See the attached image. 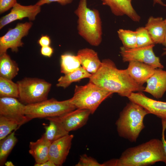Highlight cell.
Listing matches in <instances>:
<instances>
[{
	"label": "cell",
	"instance_id": "obj_1",
	"mask_svg": "<svg viewBox=\"0 0 166 166\" xmlns=\"http://www.w3.org/2000/svg\"><path fill=\"white\" fill-rule=\"evenodd\" d=\"M89 79L107 91L127 98L132 93L144 91L145 88L133 79L127 69H118L109 59L103 60L100 68Z\"/></svg>",
	"mask_w": 166,
	"mask_h": 166
},
{
	"label": "cell",
	"instance_id": "obj_2",
	"mask_svg": "<svg viewBox=\"0 0 166 166\" xmlns=\"http://www.w3.org/2000/svg\"><path fill=\"white\" fill-rule=\"evenodd\" d=\"M161 140L153 139L137 146L126 149L118 159L105 162L106 166H146L165 160Z\"/></svg>",
	"mask_w": 166,
	"mask_h": 166
},
{
	"label": "cell",
	"instance_id": "obj_3",
	"mask_svg": "<svg viewBox=\"0 0 166 166\" xmlns=\"http://www.w3.org/2000/svg\"><path fill=\"white\" fill-rule=\"evenodd\" d=\"M74 13L78 18L79 34L91 45H99L102 41V30L98 10L88 8L87 0H80Z\"/></svg>",
	"mask_w": 166,
	"mask_h": 166
},
{
	"label": "cell",
	"instance_id": "obj_4",
	"mask_svg": "<svg viewBox=\"0 0 166 166\" xmlns=\"http://www.w3.org/2000/svg\"><path fill=\"white\" fill-rule=\"evenodd\" d=\"M149 114L142 106L130 101L120 113L115 123L119 135L131 142H136L145 128L144 118Z\"/></svg>",
	"mask_w": 166,
	"mask_h": 166
},
{
	"label": "cell",
	"instance_id": "obj_5",
	"mask_svg": "<svg viewBox=\"0 0 166 166\" xmlns=\"http://www.w3.org/2000/svg\"><path fill=\"white\" fill-rule=\"evenodd\" d=\"M113 94L89 82L84 85H76L70 100L76 109H87L93 114L101 103Z\"/></svg>",
	"mask_w": 166,
	"mask_h": 166
},
{
	"label": "cell",
	"instance_id": "obj_6",
	"mask_svg": "<svg viewBox=\"0 0 166 166\" xmlns=\"http://www.w3.org/2000/svg\"><path fill=\"white\" fill-rule=\"evenodd\" d=\"M76 109L70 99L60 101L52 98L26 105L24 114L30 121L35 118L60 117Z\"/></svg>",
	"mask_w": 166,
	"mask_h": 166
},
{
	"label": "cell",
	"instance_id": "obj_7",
	"mask_svg": "<svg viewBox=\"0 0 166 166\" xmlns=\"http://www.w3.org/2000/svg\"><path fill=\"white\" fill-rule=\"evenodd\" d=\"M17 83L18 87V98L21 102L26 105L47 99L51 87L50 83L37 78L26 77Z\"/></svg>",
	"mask_w": 166,
	"mask_h": 166
},
{
	"label": "cell",
	"instance_id": "obj_8",
	"mask_svg": "<svg viewBox=\"0 0 166 166\" xmlns=\"http://www.w3.org/2000/svg\"><path fill=\"white\" fill-rule=\"evenodd\" d=\"M154 44L146 46L129 49L122 46L120 53L123 62L139 61L152 65L156 68L163 69V65L159 58L155 54L153 48Z\"/></svg>",
	"mask_w": 166,
	"mask_h": 166
},
{
	"label": "cell",
	"instance_id": "obj_9",
	"mask_svg": "<svg viewBox=\"0 0 166 166\" xmlns=\"http://www.w3.org/2000/svg\"><path fill=\"white\" fill-rule=\"evenodd\" d=\"M31 22L18 23L16 27L9 29L7 32L0 38V55L6 53L8 49L12 51L17 52L18 48L22 46L23 43L22 39L26 36L31 28Z\"/></svg>",
	"mask_w": 166,
	"mask_h": 166
},
{
	"label": "cell",
	"instance_id": "obj_10",
	"mask_svg": "<svg viewBox=\"0 0 166 166\" xmlns=\"http://www.w3.org/2000/svg\"><path fill=\"white\" fill-rule=\"evenodd\" d=\"M26 105L16 98H0V115L16 119L22 124L29 120L24 114Z\"/></svg>",
	"mask_w": 166,
	"mask_h": 166
},
{
	"label": "cell",
	"instance_id": "obj_11",
	"mask_svg": "<svg viewBox=\"0 0 166 166\" xmlns=\"http://www.w3.org/2000/svg\"><path fill=\"white\" fill-rule=\"evenodd\" d=\"M12 8L10 13L1 18L0 29L12 22L25 18H28L30 21L34 20L41 10V6L36 4L23 6L17 3Z\"/></svg>",
	"mask_w": 166,
	"mask_h": 166
},
{
	"label": "cell",
	"instance_id": "obj_12",
	"mask_svg": "<svg viewBox=\"0 0 166 166\" xmlns=\"http://www.w3.org/2000/svg\"><path fill=\"white\" fill-rule=\"evenodd\" d=\"M161 120L166 121V102L157 101L147 97L142 92H133L128 97Z\"/></svg>",
	"mask_w": 166,
	"mask_h": 166
},
{
	"label": "cell",
	"instance_id": "obj_13",
	"mask_svg": "<svg viewBox=\"0 0 166 166\" xmlns=\"http://www.w3.org/2000/svg\"><path fill=\"white\" fill-rule=\"evenodd\" d=\"M74 135L68 134L52 142L49 152V160L56 166H61L65 162L70 149Z\"/></svg>",
	"mask_w": 166,
	"mask_h": 166
},
{
	"label": "cell",
	"instance_id": "obj_14",
	"mask_svg": "<svg viewBox=\"0 0 166 166\" xmlns=\"http://www.w3.org/2000/svg\"><path fill=\"white\" fill-rule=\"evenodd\" d=\"M91 114L88 110L76 109L59 117L65 129L69 132L85 125Z\"/></svg>",
	"mask_w": 166,
	"mask_h": 166
},
{
	"label": "cell",
	"instance_id": "obj_15",
	"mask_svg": "<svg viewBox=\"0 0 166 166\" xmlns=\"http://www.w3.org/2000/svg\"><path fill=\"white\" fill-rule=\"evenodd\" d=\"M146 83L144 92L151 94L156 98H161L166 92V70L156 68Z\"/></svg>",
	"mask_w": 166,
	"mask_h": 166
},
{
	"label": "cell",
	"instance_id": "obj_16",
	"mask_svg": "<svg viewBox=\"0 0 166 166\" xmlns=\"http://www.w3.org/2000/svg\"><path fill=\"white\" fill-rule=\"evenodd\" d=\"M108 6L112 13L117 16L126 15L133 21L139 22L141 18L132 4V0H101Z\"/></svg>",
	"mask_w": 166,
	"mask_h": 166
},
{
	"label": "cell",
	"instance_id": "obj_17",
	"mask_svg": "<svg viewBox=\"0 0 166 166\" xmlns=\"http://www.w3.org/2000/svg\"><path fill=\"white\" fill-rule=\"evenodd\" d=\"M127 69L133 79L139 84L143 85L154 73L156 68L144 63L132 61L128 62Z\"/></svg>",
	"mask_w": 166,
	"mask_h": 166
},
{
	"label": "cell",
	"instance_id": "obj_18",
	"mask_svg": "<svg viewBox=\"0 0 166 166\" xmlns=\"http://www.w3.org/2000/svg\"><path fill=\"white\" fill-rule=\"evenodd\" d=\"M77 55L82 67L92 74L95 73L101 65L102 61L99 59L97 53L92 49H80Z\"/></svg>",
	"mask_w": 166,
	"mask_h": 166
},
{
	"label": "cell",
	"instance_id": "obj_19",
	"mask_svg": "<svg viewBox=\"0 0 166 166\" xmlns=\"http://www.w3.org/2000/svg\"><path fill=\"white\" fill-rule=\"evenodd\" d=\"M144 27L155 44H163L165 38L166 28L164 20L162 17L150 16Z\"/></svg>",
	"mask_w": 166,
	"mask_h": 166
},
{
	"label": "cell",
	"instance_id": "obj_20",
	"mask_svg": "<svg viewBox=\"0 0 166 166\" xmlns=\"http://www.w3.org/2000/svg\"><path fill=\"white\" fill-rule=\"evenodd\" d=\"M51 143L43 135L36 141L30 142L29 152L34 159L35 163L41 164L49 160V152Z\"/></svg>",
	"mask_w": 166,
	"mask_h": 166
},
{
	"label": "cell",
	"instance_id": "obj_21",
	"mask_svg": "<svg viewBox=\"0 0 166 166\" xmlns=\"http://www.w3.org/2000/svg\"><path fill=\"white\" fill-rule=\"evenodd\" d=\"M49 121V124L45 126V137L51 143L69 134L64 128L59 117L45 118Z\"/></svg>",
	"mask_w": 166,
	"mask_h": 166
},
{
	"label": "cell",
	"instance_id": "obj_22",
	"mask_svg": "<svg viewBox=\"0 0 166 166\" xmlns=\"http://www.w3.org/2000/svg\"><path fill=\"white\" fill-rule=\"evenodd\" d=\"M19 68L16 62L6 53L0 57V77L12 80L18 74Z\"/></svg>",
	"mask_w": 166,
	"mask_h": 166
},
{
	"label": "cell",
	"instance_id": "obj_23",
	"mask_svg": "<svg viewBox=\"0 0 166 166\" xmlns=\"http://www.w3.org/2000/svg\"><path fill=\"white\" fill-rule=\"evenodd\" d=\"M92 75L81 66L73 72L61 76L57 80L56 86L65 89L73 82L85 78H89Z\"/></svg>",
	"mask_w": 166,
	"mask_h": 166
},
{
	"label": "cell",
	"instance_id": "obj_24",
	"mask_svg": "<svg viewBox=\"0 0 166 166\" xmlns=\"http://www.w3.org/2000/svg\"><path fill=\"white\" fill-rule=\"evenodd\" d=\"M77 55L66 53L61 56L60 71L64 74L73 72L81 67Z\"/></svg>",
	"mask_w": 166,
	"mask_h": 166
},
{
	"label": "cell",
	"instance_id": "obj_25",
	"mask_svg": "<svg viewBox=\"0 0 166 166\" xmlns=\"http://www.w3.org/2000/svg\"><path fill=\"white\" fill-rule=\"evenodd\" d=\"M18 139L15 136V131L0 140V165H3L11 151L15 145Z\"/></svg>",
	"mask_w": 166,
	"mask_h": 166
},
{
	"label": "cell",
	"instance_id": "obj_26",
	"mask_svg": "<svg viewBox=\"0 0 166 166\" xmlns=\"http://www.w3.org/2000/svg\"><path fill=\"white\" fill-rule=\"evenodd\" d=\"M0 97L18 98L19 90L17 83L0 77Z\"/></svg>",
	"mask_w": 166,
	"mask_h": 166
},
{
	"label": "cell",
	"instance_id": "obj_27",
	"mask_svg": "<svg viewBox=\"0 0 166 166\" xmlns=\"http://www.w3.org/2000/svg\"><path fill=\"white\" fill-rule=\"evenodd\" d=\"M22 124L14 119L0 115V140L17 129Z\"/></svg>",
	"mask_w": 166,
	"mask_h": 166
},
{
	"label": "cell",
	"instance_id": "obj_28",
	"mask_svg": "<svg viewBox=\"0 0 166 166\" xmlns=\"http://www.w3.org/2000/svg\"><path fill=\"white\" fill-rule=\"evenodd\" d=\"M117 32L123 46L129 49L137 47L136 36L135 31L121 29H119Z\"/></svg>",
	"mask_w": 166,
	"mask_h": 166
},
{
	"label": "cell",
	"instance_id": "obj_29",
	"mask_svg": "<svg viewBox=\"0 0 166 166\" xmlns=\"http://www.w3.org/2000/svg\"><path fill=\"white\" fill-rule=\"evenodd\" d=\"M135 31L136 36L137 47L154 44L145 27H140L137 28Z\"/></svg>",
	"mask_w": 166,
	"mask_h": 166
},
{
	"label": "cell",
	"instance_id": "obj_30",
	"mask_svg": "<svg viewBox=\"0 0 166 166\" xmlns=\"http://www.w3.org/2000/svg\"><path fill=\"white\" fill-rule=\"evenodd\" d=\"M75 166H104V165L100 163L95 159L84 154L80 156L79 161Z\"/></svg>",
	"mask_w": 166,
	"mask_h": 166
},
{
	"label": "cell",
	"instance_id": "obj_31",
	"mask_svg": "<svg viewBox=\"0 0 166 166\" xmlns=\"http://www.w3.org/2000/svg\"><path fill=\"white\" fill-rule=\"evenodd\" d=\"M17 0H0V13L2 14L9 10L17 3Z\"/></svg>",
	"mask_w": 166,
	"mask_h": 166
},
{
	"label": "cell",
	"instance_id": "obj_32",
	"mask_svg": "<svg viewBox=\"0 0 166 166\" xmlns=\"http://www.w3.org/2000/svg\"><path fill=\"white\" fill-rule=\"evenodd\" d=\"M73 0H39L35 4L41 6L46 4H49L53 2H57L62 6L71 3Z\"/></svg>",
	"mask_w": 166,
	"mask_h": 166
},
{
	"label": "cell",
	"instance_id": "obj_33",
	"mask_svg": "<svg viewBox=\"0 0 166 166\" xmlns=\"http://www.w3.org/2000/svg\"><path fill=\"white\" fill-rule=\"evenodd\" d=\"M162 127L161 140L162 141L163 148L165 154V160L164 162L166 165V140L165 138V131L166 129V121L161 120Z\"/></svg>",
	"mask_w": 166,
	"mask_h": 166
},
{
	"label": "cell",
	"instance_id": "obj_34",
	"mask_svg": "<svg viewBox=\"0 0 166 166\" xmlns=\"http://www.w3.org/2000/svg\"><path fill=\"white\" fill-rule=\"evenodd\" d=\"M40 52L42 55L50 57L53 53V49L49 46H42L41 48Z\"/></svg>",
	"mask_w": 166,
	"mask_h": 166
},
{
	"label": "cell",
	"instance_id": "obj_35",
	"mask_svg": "<svg viewBox=\"0 0 166 166\" xmlns=\"http://www.w3.org/2000/svg\"><path fill=\"white\" fill-rule=\"evenodd\" d=\"M51 42L50 38L47 35H42L38 41V44L41 47L49 46Z\"/></svg>",
	"mask_w": 166,
	"mask_h": 166
},
{
	"label": "cell",
	"instance_id": "obj_36",
	"mask_svg": "<svg viewBox=\"0 0 166 166\" xmlns=\"http://www.w3.org/2000/svg\"><path fill=\"white\" fill-rule=\"evenodd\" d=\"M35 166H56L55 164L51 161L48 160L41 164H37L35 163L34 165Z\"/></svg>",
	"mask_w": 166,
	"mask_h": 166
},
{
	"label": "cell",
	"instance_id": "obj_37",
	"mask_svg": "<svg viewBox=\"0 0 166 166\" xmlns=\"http://www.w3.org/2000/svg\"><path fill=\"white\" fill-rule=\"evenodd\" d=\"M154 2V4L156 3L159 4L162 6H166V5L164 4L162 2L161 0H153Z\"/></svg>",
	"mask_w": 166,
	"mask_h": 166
},
{
	"label": "cell",
	"instance_id": "obj_38",
	"mask_svg": "<svg viewBox=\"0 0 166 166\" xmlns=\"http://www.w3.org/2000/svg\"><path fill=\"white\" fill-rule=\"evenodd\" d=\"M164 22L165 23V26H166V18L164 20ZM162 45L164 46L165 47H166V34H165V38L164 42Z\"/></svg>",
	"mask_w": 166,
	"mask_h": 166
},
{
	"label": "cell",
	"instance_id": "obj_39",
	"mask_svg": "<svg viewBox=\"0 0 166 166\" xmlns=\"http://www.w3.org/2000/svg\"><path fill=\"white\" fill-rule=\"evenodd\" d=\"M5 164V165L6 166H14L13 163L11 161H7L6 162Z\"/></svg>",
	"mask_w": 166,
	"mask_h": 166
},
{
	"label": "cell",
	"instance_id": "obj_40",
	"mask_svg": "<svg viewBox=\"0 0 166 166\" xmlns=\"http://www.w3.org/2000/svg\"><path fill=\"white\" fill-rule=\"evenodd\" d=\"M164 52L162 54V55H166V47H165L163 49Z\"/></svg>",
	"mask_w": 166,
	"mask_h": 166
}]
</instances>
